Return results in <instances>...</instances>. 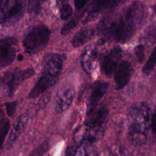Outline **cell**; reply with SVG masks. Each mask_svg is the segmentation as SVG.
Here are the masks:
<instances>
[{"label": "cell", "instance_id": "6da1fadb", "mask_svg": "<svg viewBox=\"0 0 156 156\" xmlns=\"http://www.w3.org/2000/svg\"><path fill=\"white\" fill-rule=\"evenodd\" d=\"M146 10L140 1L133 2L122 14L102 19L97 27L103 39L124 43L129 41L143 23Z\"/></svg>", "mask_w": 156, "mask_h": 156}, {"label": "cell", "instance_id": "7a4b0ae2", "mask_svg": "<svg viewBox=\"0 0 156 156\" xmlns=\"http://www.w3.org/2000/svg\"><path fill=\"white\" fill-rule=\"evenodd\" d=\"M152 116L151 108L146 102H136L129 108L127 136L132 146H141L146 143L151 127Z\"/></svg>", "mask_w": 156, "mask_h": 156}, {"label": "cell", "instance_id": "3957f363", "mask_svg": "<svg viewBox=\"0 0 156 156\" xmlns=\"http://www.w3.org/2000/svg\"><path fill=\"white\" fill-rule=\"evenodd\" d=\"M66 56L63 54H52L46 59L41 74L28 94V98L34 99L52 87L59 78Z\"/></svg>", "mask_w": 156, "mask_h": 156}, {"label": "cell", "instance_id": "277c9868", "mask_svg": "<svg viewBox=\"0 0 156 156\" xmlns=\"http://www.w3.org/2000/svg\"><path fill=\"white\" fill-rule=\"evenodd\" d=\"M35 74L32 68L26 69H13L6 71L0 79V91L8 98H12L18 87L25 80Z\"/></svg>", "mask_w": 156, "mask_h": 156}, {"label": "cell", "instance_id": "5b68a950", "mask_svg": "<svg viewBox=\"0 0 156 156\" xmlns=\"http://www.w3.org/2000/svg\"><path fill=\"white\" fill-rule=\"evenodd\" d=\"M50 34L49 30L44 26L37 25L32 27L23 40L25 51L34 54L43 50L49 41Z\"/></svg>", "mask_w": 156, "mask_h": 156}, {"label": "cell", "instance_id": "8992f818", "mask_svg": "<svg viewBox=\"0 0 156 156\" xmlns=\"http://www.w3.org/2000/svg\"><path fill=\"white\" fill-rule=\"evenodd\" d=\"M26 8V0H5L0 12V23L10 26L23 16Z\"/></svg>", "mask_w": 156, "mask_h": 156}, {"label": "cell", "instance_id": "52a82bcc", "mask_svg": "<svg viewBox=\"0 0 156 156\" xmlns=\"http://www.w3.org/2000/svg\"><path fill=\"white\" fill-rule=\"evenodd\" d=\"M108 110L104 104H97L87 110L84 125L89 129L102 127L107 121Z\"/></svg>", "mask_w": 156, "mask_h": 156}, {"label": "cell", "instance_id": "ba28073f", "mask_svg": "<svg viewBox=\"0 0 156 156\" xmlns=\"http://www.w3.org/2000/svg\"><path fill=\"white\" fill-rule=\"evenodd\" d=\"M17 41L12 37L0 40V68L11 65L15 60L16 54Z\"/></svg>", "mask_w": 156, "mask_h": 156}, {"label": "cell", "instance_id": "9c48e42d", "mask_svg": "<svg viewBox=\"0 0 156 156\" xmlns=\"http://www.w3.org/2000/svg\"><path fill=\"white\" fill-rule=\"evenodd\" d=\"M75 93L76 90L73 85L65 84L60 87L56 94L55 110L57 113L63 112L71 106Z\"/></svg>", "mask_w": 156, "mask_h": 156}, {"label": "cell", "instance_id": "30bf717a", "mask_svg": "<svg viewBox=\"0 0 156 156\" xmlns=\"http://www.w3.org/2000/svg\"><path fill=\"white\" fill-rule=\"evenodd\" d=\"M133 72L132 64L127 60H122L114 72L115 89H122L130 80Z\"/></svg>", "mask_w": 156, "mask_h": 156}, {"label": "cell", "instance_id": "8fae6325", "mask_svg": "<svg viewBox=\"0 0 156 156\" xmlns=\"http://www.w3.org/2000/svg\"><path fill=\"white\" fill-rule=\"evenodd\" d=\"M126 0H91L87 17L83 23L91 20L96 13L101 11L118 7L126 2Z\"/></svg>", "mask_w": 156, "mask_h": 156}, {"label": "cell", "instance_id": "7c38bea8", "mask_svg": "<svg viewBox=\"0 0 156 156\" xmlns=\"http://www.w3.org/2000/svg\"><path fill=\"white\" fill-rule=\"evenodd\" d=\"M121 57V49L118 47L113 48L104 56L101 63V71L105 76L108 77H111L117 67Z\"/></svg>", "mask_w": 156, "mask_h": 156}, {"label": "cell", "instance_id": "4fadbf2b", "mask_svg": "<svg viewBox=\"0 0 156 156\" xmlns=\"http://www.w3.org/2000/svg\"><path fill=\"white\" fill-rule=\"evenodd\" d=\"M108 83L102 81L95 82L90 87L87 97V110L97 105L105 94Z\"/></svg>", "mask_w": 156, "mask_h": 156}, {"label": "cell", "instance_id": "5bb4252c", "mask_svg": "<svg viewBox=\"0 0 156 156\" xmlns=\"http://www.w3.org/2000/svg\"><path fill=\"white\" fill-rule=\"evenodd\" d=\"M28 121L29 117L26 114H21L16 118L8 138L7 144L9 147L12 146L16 142L20 135L25 129Z\"/></svg>", "mask_w": 156, "mask_h": 156}, {"label": "cell", "instance_id": "9a60e30c", "mask_svg": "<svg viewBox=\"0 0 156 156\" xmlns=\"http://www.w3.org/2000/svg\"><path fill=\"white\" fill-rule=\"evenodd\" d=\"M97 57L98 52L94 46H88L85 49L81 57V64L86 73H91L94 71Z\"/></svg>", "mask_w": 156, "mask_h": 156}, {"label": "cell", "instance_id": "2e32d148", "mask_svg": "<svg viewBox=\"0 0 156 156\" xmlns=\"http://www.w3.org/2000/svg\"><path fill=\"white\" fill-rule=\"evenodd\" d=\"M94 34L93 29L88 27L81 29L73 37L71 41L73 46L75 48L80 46L90 40L93 37Z\"/></svg>", "mask_w": 156, "mask_h": 156}, {"label": "cell", "instance_id": "e0dca14e", "mask_svg": "<svg viewBox=\"0 0 156 156\" xmlns=\"http://www.w3.org/2000/svg\"><path fill=\"white\" fill-rule=\"evenodd\" d=\"M10 128V121L4 116L3 112L0 108V149L5 140L7 133Z\"/></svg>", "mask_w": 156, "mask_h": 156}, {"label": "cell", "instance_id": "ac0fdd59", "mask_svg": "<svg viewBox=\"0 0 156 156\" xmlns=\"http://www.w3.org/2000/svg\"><path fill=\"white\" fill-rule=\"evenodd\" d=\"M44 0H28L27 13L31 16H36L40 12Z\"/></svg>", "mask_w": 156, "mask_h": 156}, {"label": "cell", "instance_id": "d6986e66", "mask_svg": "<svg viewBox=\"0 0 156 156\" xmlns=\"http://www.w3.org/2000/svg\"><path fill=\"white\" fill-rule=\"evenodd\" d=\"M155 58H156V54H155V49L154 48L152 51L151 55L149 58L147 60L146 63L144 65L142 68V72L144 74L148 76L154 69L155 65Z\"/></svg>", "mask_w": 156, "mask_h": 156}, {"label": "cell", "instance_id": "ffe728a7", "mask_svg": "<svg viewBox=\"0 0 156 156\" xmlns=\"http://www.w3.org/2000/svg\"><path fill=\"white\" fill-rule=\"evenodd\" d=\"M88 127L84 124L79 128L74 133L73 138L76 143H82L84 140L87 135Z\"/></svg>", "mask_w": 156, "mask_h": 156}, {"label": "cell", "instance_id": "44dd1931", "mask_svg": "<svg viewBox=\"0 0 156 156\" xmlns=\"http://www.w3.org/2000/svg\"><path fill=\"white\" fill-rule=\"evenodd\" d=\"M73 13V7L69 4H64L60 10V18L62 20H68Z\"/></svg>", "mask_w": 156, "mask_h": 156}, {"label": "cell", "instance_id": "7402d4cb", "mask_svg": "<svg viewBox=\"0 0 156 156\" xmlns=\"http://www.w3.org/2000/svg\"><path fill=\"white\" fill-rule=\"evenodd\" d=\"M77 23H78L77 19H73L70 20L67 24H66L64 26H63L61 30V34L64 35H67L71 32V30L73 28H74L77 26Z\"/></svg>", "mask_w": 156, "mask_h": 156}, {"label": "cell", "instance_id": "603a6c76", "mask_svg": "<svg viewBox=\"0 0 156 156\" xmlns=\"http://www.w3.org/2000/svg\"><path fill=\"white\" fill-rule=\"evenodd\" d=\"M135 54L136 57V59L139 63H142L144 59V49L143 45L140 44L136 46L134 49Z\"/></svg>", "mask_w": 156, "mask_h": 156}, {"label": "cell", "instance_id": "cb8c5ba5", "mask_svg": "<svg viewBox=\"0 0 156 156\" xmlns=\"http://www.w3.org/2000/svg\"><path fill=\"white\" fill-rule=\"evenodd\" d=\"M5 109H6V112L7 115L9 116H11L15 113L16 111V108L17 106V101H15L7 102L5 103Z\"/></svg>", "mask_w": 156, "mask_h": 156}, {"label": "cell", "instance_id": "d4e9b609", "mask_svg": "<svg viewBox=\"0 0 156 156\" xmlns=\"http://www.w3.org/2000/svg\"><path fill=\"white\" fill-rule=\"evenodd\" d=\"M72 156H88V154L83 147H80L75 151Z\"/></svg>", "mask_w": 156, "mask_h": 156}, {"label": "cell", "instance_id": "484cf974", "mask_svg": "<svg viewBox=\"0 0 156 156\" xmlns=\"http://www.w3.org/2000/svg\"><path fill=\"white\" fill-rule=\"evenodd\" d=\"M88 0H74V3L77 10H80L87 4Z\"/></svg>", "mask_w": 156, "mask_h": 156}, {"label": "cell", "instance_id": "4316f807", "mask_svg": "<svg viewBox=\"0 0 156 156\" xmlns=\"http://www.w3.org/2000/svg\"><path fill=\"white\" fill-rule=\"evenodd\" d=\"M23 55H18V60L19 61H21V60H23Z\"/></svg>", "mask_w": 156, "mask_h": 156}, {"label": "cell", "instance_id": "83f0119b", "mask_svg": "<svg viewBox=\"0 0 156 156\" xmlns=\"http://www.w3.org/2000/svg\"><path fill=\"white\" fill-rule=\"evenodd\" d=\"M31 156H36V153H35V154H32Z\"/></svg>", "mask_w": 156, "mask_h": 156}, {"label": "cell", "instance_id": "f1b7e54d", "mask_svg": "<svg viewBox=\"0 0 156 156\" xmlns=\"http://www.w3.org/2000/svg\"><path fill=\"white\" fill-rule=\"evenodd\" d=\"M68 156H72V155H68Z\"/></svg>", "mask_w": 156, "mask_h": 156}, {"label": "cell", "instance_id": "f546056e", "mask_svg": "<svg viewBox=\"0 0 156 156\" xmlns=\"http://www.w3.org/2000/svg\"><path fill=\"white\" fill-rule=\"evenodd\" d=\"M0 2H1V0H0Z\"/></svg>", "mask_w": 156, "mask_h": 156}]
</instances>
